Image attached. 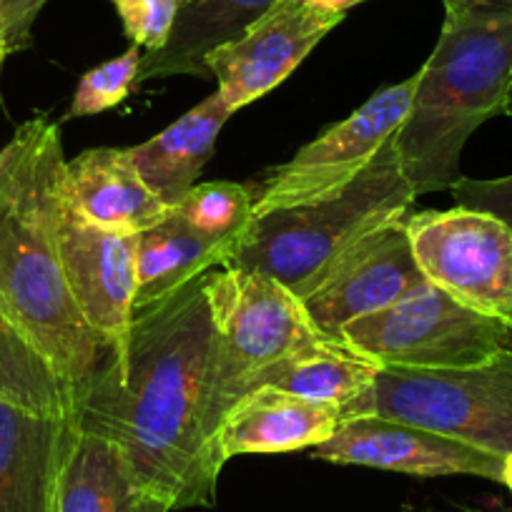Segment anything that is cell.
<instances>
[{"instance_id": "cell-5", "label": "cell", "mask_w": 512, "mask_h": 512, "mask_svg": "<svg viewBox=\"0 0 512 512\" xmlns=\"http://www.w3.org/2000/svg\"><path fill=\"white\" fill-rule=\"evenodd\" d=\"M387 417L440 432L472 447L512 452V347L460 369L382 367L344 417Z\"/></svg>"}, {"instance_id": "cell-10", "label": "cell", "mask_w": 512, "mask_h": 512, "mask_svg": "<svg viewBox=\"0 0 512 512\" xmlns=\"http://www.w3.org/2000/svg\"><path fill=\"white\" fill-rule=\"evenodd\" d=\"M58 239L73 302L88 327L111 349L108 362L121 367L136 322L139 236L98 229L78 216L63 196Z\"/></svg>"}, {"instance_id": "cell-13", "label": "cell", "mask_w": 512, "mask_h": 512, "mask_svg": "<svg viewBox=\"0 0 512 512\" xmlns=\"http://www.w3.org/2000/svg\"><path fill=\"white\" fill-rule=\"evenodd\" d=\"M312 457L415 477L470 475L492 482L502 480L500 455L410 422L374 415L344 417L327 442L312 447Z\"/></svg>"}, {"instance_id": "cell-28", "label": "cell", "mask_w": 512, "mask_h": 512, "mask_svg": "<svg viewBox=\"0 0 512 512\" xmlns=\"http://www.w3.org/2000/svg\"><path fill=\"white\" fill-rule=\"evenodd\" d=\"M307 3H312V6H319V8H327V11H334V13H347L352 6H359V3H364V0H307Z\"/></svg>"}, {"instance_id": "cell-26", "label": "cell", "mask_w": 512, "mask_h": 512, "mask_svg": "<svg viewBox=\"0 0 512 512\" xmlns=\"http://www.w3.org/2000/svg\"><path fill=\"white\" fill-rule=\"evenodd\" d=\"M452 191H455L457 201H460L462 206L492 211V214L512 221V176H505V179H492V181H472L462 176V181ZM510 332H512V324H510Z\"/></svg>"}, {"instance_id": "cell-12", "label": "cell", "mask_w": 512, "mask_h": 512, "mask_svg": "<svg viewBox=\"0 0 512 512\" xmlns=\"http://www.w3.org/2000/svg\"><path fill=\"white\" fill-rule=\"evenodd\" d=\"M342 21L344 13L312 6L307 0H277L239 38L206 58L216 91L234 113L259 101L287 81Z\"/></svg>"}, {"instance_id": "cell-21", "label": "cell", "mask_w": 512, "mask_h": 512, "mask_svg": "<svg viewBox=\"0 0 512 512\" xmlns=\"http://www.w3.org/2000/svg\"><path fill=\"white\" fill-rule=\"evenodd\" d=\"M379 369L372 357L349 347L344 339L319 337L262 369L251 379V390L277 387L297 397L342 407L344 415V407L372 387Z\"/></svg>"}, {"instance_id": "cell-17", "label": "cell", "mask_w": 512, "mask_h": 512, "mask_svg": "<svg viewBox=\"0 0 512 512\" xmlns=\"http://www.w3.org/2000/svg\"><path fill=\"white\" fill-rule=\"evenodd\" d=\"M229 116H234V111L216 91L161 134L126 149L139 174L164 204L176 206L194 189L204 166L214 156L216 139Z\"/></svg>"}, {"instance_id": "cell-29", "label": "cell", "mask_w": 512, "mask_h": 512, "mask_svg": "<svg viewBox=\"0 0 512 512\" xmlns=\"http://www.w3.org/2000/svg\"><path fill=\"white\" fill-rule=\"evenodd\" d=\"M502 485L512 492V452L502 457Z\"/></svg>"}, {"instance_id": "cell-7", "label": "cell", "mask_w": 512, "mask_h": 512, "mask_svg": "<svg viewBox=\"0 0 512 512\" xmlns=\"http://www.w3.org/2000/svg\"><path fill=\"white\" fill-rule=\"evenodd\" d=\"M342 339L379 367L402 369L475 367L512 347V332L502 319L465 307L432 282L382 312L349 322Z\"/></svg>"}, {"instance_id": "cell-3", "label": "cell", "mask_w": 512, "mask_h": 512, "mask_svg": "<svg viewBox=\"0 0 512 512\" xmlns=\"http://www.w3.org/2000/svg\"><path fill=\"white\" fill-rule=\"evenodd\" d=\"M512 13L445 11L437 46L417 71L410 113L395 134L415 196L455 189L467 139L507 111Z\"/></svg>"}, {"instance_id": "cell-2", "label": "cell", "mask_w": 512, "mask_h": 512, "mask_svg": "<svg viewBox=\"0 0 512 512\" xmlns=\"http://www.w3.org/2000/svg\"><path fill=\"white\" fill-rule=\"evenodd\" d=\"M66 161L61 128L46 118L18 126L0 149V309L81 397L111 349L66 282L58 239Z\"/></svg>"}, {"instance_id": "cell-1", "label": "cell", "mask_w": 512, "mask_h": 512, "mask_svg": "<svg viewBox=\"0 0 512 512\" xmlns=\"http://www.w3.org/2000/svg\"><path fill=\"white\" fill-rule=\"evenodd\" d=\"M204 277L139 309L126 362L103 364L78 397V430L121 447L171 510L214 505L226 465L216 445V344Z\"/></svg>"}, {"instance_id": "cell-23", "label": "cell", "mask_w": 512, "mask_h": 512, "mask_svg": "<svg viewBox=\"0 0 512 512\" xmlns=\"http://www.w3.org/2000/svg\"><path fill=\"white\" fill-rule=\"evenodd\" d=\"M194 229L214 239L241 244L254 226V194L249 186L234 181H209L196 184L179 204L174 206Z\"/></svg>"}, {"instance_id": "cell-30", "label": "cell", "mask_w": 512, "mask_h": 512, "mask_svg": "<svg viewBox=\"0 0 512 512\" xmlns=\"http://www.w3.org/2000/svg\"><path fill=\"white\" fill-rule=\"evenodd\" d=\"M8 56H13V53H11V48H8L6 38L0 36V71H3V63H6Z\"/></svg>"}, {"instance_id": "cell-20", "label": "cell", "mask_w": 512, "mask_h": 512, "mask_svg": "<svg viewBox=\"0 0 512 512\" xmlns=\"http://www.w3.org/2000/svg\"><path fill=\"white\" fill-rule=\"evenodd\" d=\"M239 244L201 234L184 216L171 211L161 224L139 234L136 251V312L164 302L194 279L204 277L219 264H229Z\"/></svg>"}, {"instance_id": "cell-9", "label": "cell", "mask_w": 512, "mask_h": 512, "mask_svg": "<svg viewBox=\"0 0 512 512\" xmlns=\"http://www.w3.org/2000/svg\"><path fill=\"white\" fill-rule=\"evenodd\" d=\"M417 73L369 96L352 116L334 123L297 151V156L272 171L254 194V216L312 204L352 186L395 134L410 113Z\"/></svg>"}, {"instance_id": "cell-6", "label": "cell", "mask_w": 512, "mask_h": 512, "mask_svg": "<svg viewBox=\"0 0 512 512\" xmlns=\"http://www.w3.org/2000/svg\"><path fill=\"white\" fill-rule=\"evenodd\" d=\"M204 292L214 322V410L221 425L256 374L327 334L319 332L302 299L269 274L211 269Z\"/></svg>"}, {"instance_id": "cell-31", "label": "cell", "mask_w": 512, "mask_h": 512, "mask_svg": "<svg viewBox=\"0 0 512 512\" xmlns=\"http://www.w3.org/2000/svg\"><path fill=\"white\" fill-rule=\"evenodd\" d=\"M507 116H512V91H510V101H507Z\"/></svg>"}, {"instance_id": "cell-25", "label": "cell", "mask_w": 512, "mask_h": 512, "mask_svg": "<svg viewBox=\"0 0 512 512\" xmlns=\"http://www.w3.org/2000/svg\"><path fill=\"white\" fill-rule=\"evenodd\" d=\"M108 3L116 8L128 41L146 51H159L166 46L181 8V0H108Z\"/></svg>"}, {"instance_id": "cell-18", "label": "cell", "mask_w": 512, "mask_h": 512, "mask_svg": "<svg viewBox=\"0 0 512 512\" xmlns=\"http://www.w3.org/2000/svg\"><path fill=\"white\" fill-rule=\"evenodd\" d=\"M53 512H171V505L136 477L121 447L78 430Z\"/></svg>"}, {"instance_id": "cell-16", "label": "cell", "mask_w": 512, "mask_h": 512, "mask_svg": "<svg viewBox=\"0 0 512 512\" xmlns=\"http://www.w3.org/2000/svg\"><path fill=\"white\" fill-rule=\"evenodd\" d=\"M63 196L93 226L139 236L174 211L151 191L126 149H88L66 161Z\"/></svg>"}, {"instance_id": "cell-19", "label": "cell", "mask_w": 512, "mask_h": 512, "mask_svg": "<svg viewBox=\"0 0 512 512\" xmlns=\"http://www.w3.org/2000/svg\"><path fill=\"white\" fill-rule=\"evenodd\" d=\"M277 0H181L171 36L159 51H146L139 81L169 76L211 78L206 58L239 38Z\"/></svg>"}, {"instance_id": "cell-4", "label": "cell", "mask_w": 512, "mask_h": 512, "mask_svg": "<svg viewBox=\"0 0 512 512\" xmlns=\"http://www.w3.org/2000/svg\"><path fill=\"white\" fill-rule=\"evenodd\" d=\"M415 199L392 139L339 194L259 216L229 267L269 274L304 299L342 251L377 226L405 219Z\"/></svg>"}, {"instance_id": "cell-24", "label": "cell", "mask_w": 512, "mask_h": 512, "mask_svg": "<svg viewBox=\"0 0 512 512\" xmlns=\"http://www.w3.org/2000/svg\"><path fill=\"white\" fill-rule=\"evenodd\" d=\"M141 61H144L141 46L131 43V48L126 53L83 73L81 83H78L76 93H73L68 116H96V113H103L126 101V96L131 93V86L139 83Z\"/></svg>"}, {"instance_id": "cell-22", "label": "cell", "mask_w": 512, "mask_h": 512, "mask_svg": "<svg viewBox=\"0 0 512 512\" xmlns=\"http://www.w3.org/2000/svg\"><path fill=\"white\" fill-rule=\"evenodd\" d=\"M0 400L41 415L76 420L78 397L56 367L0 309Z\"/></svg>"}, {"instance_id": "cell-27", "label": "cell", "mask_w": 512, "mask_h": 512, "mask_svg": "<svg viewBox=\"0 0 512 512\" xmlns=\"http://www.w3.org/2000/svg\"><path fill=\"white\" fill-rule=\"evenodd\" d=\"M445 11L512 13V0H442Z\"/></svg>"}, {"instance_id": "cell-8", "label": "cell", "mask_w": 512, "mask_h": 512, "mask_svg": "<svg viewBox=\"0 0 512 512\" xmlns=\"http://www.w3.org/2000/svg\"><path fill=\"white\" fill-rule=\"evenodd\" d=\"M407 234L427 282L510 327L512 221L460 204L407 214Z\"/></svg>"}, {"instance_id": "cell-11", "label": "cell", "mask_w": 512, "mask_h": 512, "mask_svg": "<svg viewBox=\"0 0 512 512\" xmlns=\"http://www.w3.org/2000/svg\"><path fill=\"white\" fill-rule=\"evenodd\" d=\"M425 282L405 216L377 226L342 251L302 302L319 332L342 339L349 322L392 307Z\"/></svg>"}, {"instance_id": "cell-14", "label": "cell", "mask_w": 512, "mask_h": 512, "mask_svg": "<svg viewBox=\"0 0 512 512\" xmlns=\"http://www.w3.org/2000/svg\"><path fill=\"white\" fill-rule=\"evenodd\" d=\"M76 420L0 400V512H53Z\"/></svg>"}, {"instance_id": "cell-15", "label": "cell", "mask_w": 512, "mask_h": 512, "mask_svg": "<svg viewBox=\"0 0 512 512\" xmlns=\"http://www.w3.org/2000/svg\"><path fill=\"white\" fill-rule=\"evenodd\" d=\"M342 407L297 397L277 387H256L229 407L216 445L229 462L239 455H274L317 447L342 425Z\"/></svg>"}]
</instances>
